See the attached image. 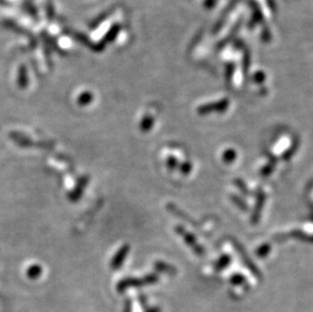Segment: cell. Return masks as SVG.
Masks as SVG:
<instances>
[{
    "instance_id": "6da1fadb",
    "label": "cell",
    "mask_w": 313,
    "mask_h": 312,
    "mask_svg": "<svg viewBox=\"0 0 313 312\" xmlns=\"http://www.w3.org/2000/svg\"><path fill=\"white\" fill-rule=\"evenodd\" d=\"M40 271L41 269L40 268H35V269H32V272H29V276L32 277V278H35L37 276L40 275Z\"/></svg>"
}]
</instances>
